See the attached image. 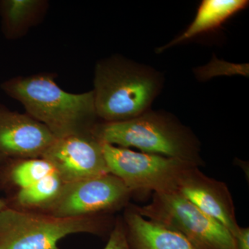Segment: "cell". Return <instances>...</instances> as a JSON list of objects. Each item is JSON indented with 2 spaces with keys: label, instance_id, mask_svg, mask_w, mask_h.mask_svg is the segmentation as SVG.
Listing matches in <instances>:
<instances>
[{
  "label": "cell",
  "instance_id": "17",
  "mask_svg": "<svg viewBox=\"0 0 249 249\" xmlns=\"http://www.w3.org/2000/svg\"><path fill=\"white\" fill-rule=\"evenodd\" d=\"M236 249H249V229L240 227V231L234 237Z\"/></svg>",
  "mask_w": 249,
  "mask_h": 249
},
{
  "label": "cell",
  "instance_id": "18",
  "mask_svg": "<svg viewBox=\"0 0 249 249\" xmlns=\"http://www.w3.org/2000/svg\"><path fill=\"white\" fill-rule=\"evenodd\" d=\"M8 207L7 203L4 199H0V212Z\"/></svg>",
  "mask_w": 249,
  "mask_h": 249
},
{
  "label": "cell",
  "instance_id": "13",
  "mask_svg": "<svg viewBox=\"0 0 249 249\" xmlns=\"http://www.w3.org/2000/svg\"><path fill=\"white\" fill-rule=\"evenodd\" d=\"M63 185L56 173L51 174L31 186L18 191L13 197L6 200L8 207L41 211L58 196Z\"/></svg>",
  "mask_w": 249,
  "mask_h": 249
},
{
  "label": "cell",
  "instance_id": "4",
  "mask_svg": "<svg viewBox=\"0 0 249 249\" xmlns=\"http://www.w3.org/2000/svg\"><path fill=\"white\" fill-rule=\"evenodd\" d=\"M114 224L107 214L61 218L7 207L0 212V249H59L58 242L67 236L103 235Z\"/></svg>",
  "mask_w": 249,
  "mask_h": 249
},
{
  "label": "cell",
  "instance_id": "1",
  "mask_svg": "<svg viewBox=\"0 0 249 249\" xmlns=\"http://www.w3.org/2000/svg\"><path fill=\"white\" fill-rule=\"evenodd\" d=\"M1 88L22 103L28 114L45 125L56 139L91 134L96 124L93 91L67 92L51 74L14 78L3 83Z\"/></svg>",
  "mask_w": 249,
  "mask_h": 249
},
{
  "label": "cell",
  "instance_id": "8",
  "mask_svg": "<svg viewBox=\"0 0 249 249\" xmlns=\"http://www.w3.org/2000/svg\"><path fill=\"white\" fill-rule=\"evenodd\" d=\"M42 158L53 165L64 183L109 173L102 142L92 133L55 139Z\"/></svg>",
  "mask_w": 249,
  "mask_h": 249
},
{
  "label": "cell",
  "instance_id": "16",
  "mask_svg": "<svg viewBox=\"0 0 249 249\" xmlns=\"http://www.w3.org/2000/svg\"><path fill=\"white\" fill-rule=\"evenodd\" d=\"M109 236V240L104 249H129L124 221L121 218L116 219Z\"/></svg>",
  "mask_w": 249,
  "mask_h": 249
},
{
  "label": "cell",
  "instance_id": "6",
  "mask_svg": "<svg viewBox=\"0 0 249 249\" xmlns=\"http://www.w3.org/2000/svg\"><path fill=\"white\" fill-rule=\"evenodd\" d=\"M102 146L109 173L120 178L133 194L175 192L183 170L192 165L196 166L184 160L135 152L106 142H102Z\"/></svg>",
  "mask_w": 249,
  "mask_h": 249
},
{
  "label": "cell",
  "instance_id": "2",
  "mask_svg": "<svg viewBox=\"0 0 249 249\" xmlns=\"http://www.w3.org/2000/svg\"><path fill=\"white\" fill-rule=\"evenodd\" d=\"M163 79L151 67L124 58L103 60L95 70V107L104 122L130 120L150 110Z\"/></svg>",
  "mask_w": 249,
  "mask_h": 249
},
{
  "label": "cell",
  "instance_id": "3",
  "mask_svg": "<svg viewBox=\"0 0 249 249\" xmlns=\"http://www.w3.org/2000/svg\"><path fill=\"white\" fill-rule=\"evenodd\" d=\"M100 142L129 148L136 147L154 154L204 165L201 145L191 129L168 113L151 109L142 115L120 122L95 124L91 132Z\"/></svg>",
  "mask_w": 249,
  "mask_h": 249
},
{
  "label": "cell",
  "instance_id": "7",
  "mask_svg": "<svg viewBox=\"0 0 249 249\" xmlns=\"http://www.w3.org/2000/svg\"><path fill=\"white\" fill-rule=\"evenodd\" d=\"M132 196L120 178L106 174L64 183L58 196L38 212L61 218L109 214L127 207Z\"/></svg>",
  "mask_w": 249,
  "mask_h": 249
},
{
  "label": "cell",
  "instance_id": "10",
  "mask_svg": "<svg viewBox=\"0 0 249 249\" xmlns=\"http://www.w3.org/2000/svg\"><path fill=\"white\" fill-rule=\"evenodd\" d=\"M55 139L29 114L0 106V159L42 158Z\"/></svg>",
  "mask_w": 249,
  "mask_h": 249
},
{
  "label": "cell",
  "instance_id": "11",
  "mask_svg": "<svg viewBox=\"0 0 249 249\" xmlns=\"http://www.w3.org/2000/svg\"><path fill=\"white\" fill-rule=\"evenodd\" d=\"M125 209L123 221L129 249H196L180 232L142 217L133 205Z\"/></svg>",
  "mask_w": 249,
  "mask_h": 249
},
{
  "label": "cell",
  "instance_id": "14",
  "mask_svg": "<svg viewBox=\"0 0 249 249\" xmlns=\"http://www.w3.org/2000/svg\"><path fill=\"white\" fill-rule=\"evenodd\" d=\"M9 162L0 170V181L11 185L18 191L27 188L51 174L53 165L43 158L8 159Z\"/></svg>",
  "mask_w": 249,
  "mask_h": 249
},
{
  "label": "cell",
  "instance_id": "12",
  "mask_svg": "<svg viewBox=\"0 0 249 249\" xmlns=\"http://www.w3.org/2000/svg\"><path fill=\"white\" fill-rule=\"evenodd\" d=\"M248 4L249 1L246 0H204L188 29L170 43L157 49V52L160 53L196 36L215 30L229 18L245 9Z\"/></svg>",
  "mask_w": 249,
  "mask_h": 249
},
{
  "label": "cell",
  "instance_id": "15",
  "mask_svg": "<svg viewBox=\"0 0 249 249\" xmlns=\"http://www.w3.org/2000/svg\"><path fill=\"white\" fill-rule=\"evenodd\" d=\"M40 1L34 0H6L0 2V11L5 29L9 34L24 27L39 9Z\"/></svg>",
  "mask_w": 249,
  "mask_h": 249
},
{
  "label": "cell",
  "instance_id": "5",
  "mask_svg": "<svg viewBox=\"0 0 249 249\" xmlns=\"http://www.w3.org/2000/svg\"><path fill=\"white\" fill-rule=\"evenodd\" d=\"M133 206L142 217L182 234L196 249H236L227 228L177 192L153 193L150 204Z\"/></svg>",
  "mask_w": 249,
  "mask_h": 249
},
{
  "label": "cell",
  "instance_id": "9",
  "mask_svg": "<svg viewBox=\"0 0 249 249\" xmlns=\"http://www.w3.org/2000/svg\"><path fill=\"white\" fill-rule=\"evenodd\" d=\"M175 192L220 222L233 237L240 231L227 185L206 176L199 167L192 165L183 170L177 181Z\"/></svg>",
  "mask_w": 249,
  "mask_h": 249
}]
</instances>
